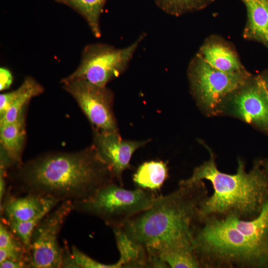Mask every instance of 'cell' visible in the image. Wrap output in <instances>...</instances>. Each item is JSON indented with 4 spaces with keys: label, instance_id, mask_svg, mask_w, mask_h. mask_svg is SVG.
<instances>
[{
    "label": "cell",
    "instance_id": "1",
    "mask_svg": "<svg viewBox=\"0 0 268 268\" xmlns=\"http://www.w3.org/2000/svg\"><path fill=\"white\" fill-rule=\"evenodd\" d=\"M11 179L18 192L81 201L116 179L93 145L75 152L44 154L15 166Z\"/></svg>",
    "mask_w": 268,
    "mask_h": 268
},
{
    "label": "cell",
    "instance_id": "2",
    "mask_svg": "<svg viewBox=\"0 0 268 268\" xmlns=\"http://www.w3.org/2000/svg\"><path fill=\"white\" fill-rule=\"evenodd\" d=\"M193 245L201 268H268V201L255 217L197 220Z\"/></svg>",
    "mask_w": 268,
    "mask_h": 268
},
{
    "label": "cell",
    "instance_id": "3",
    "mask_svg": "<svg viewBox=\"0 0 268 268\" xmlns=\"http://www.w3.org/2000/svg\"><path fill=\"white\" fill-rule=\"evenodd\" d=\"M206 148L208 160L179 182L190 184L206 180L211 184L213 192L200 204L196 221L210 216H233L243 219L257 216L268 201V160L256 161L247 171L244 162L238 159L236 173L227 174L218 169L214 155Z\"/></svg>",
    "mask_w": 268,
    "mask_h": 268
},
{
    "label": "cell",
    "instance_id": "4",
    "mask_svg": "<svg viewBox=\"0 0 268 268\" xmlns=\"http://www.w3.org/2000/svg\"><path fill=\"white\" fill-rule=\"evenodd\" d=\"M207 194L203 181L179 183L177 190L156 197L149 207L119 228L147 249L193 245V226L200 205Z\"/></svg>",
    "mask_w": 268,
    "mask_h": 268
},
{
    "label": "cell",
    "instance_id": "5",
    "mask_svg": "<svg viewBox=\"0 0 268 268\" xmlns=\"http://www.w3.org/2000/svg\"><path fill=\"white\" fill-rule=\"evenodd\" d=\"M156 198L152 191L140 188L127 190L113 182L87 200L73 204L74 210L97 217L113 229L121 228L149 207Z\"/></svg>",
    "mask_w": 268,
    "mask_h": 268
},
{
    "label": "cell",
    "instance_id": "6",
    "mask_svg": "<svg viewBox=\"0 0 268 268\" xmlns=\"http://www.w3.org/2000/svg\"><path fill=\"white\" fill-rule=\"evenodd\" d=\"M145 35L141 34L134 42L123 48L101 43L85 46L78 67L61 82L79 81L106 86L127 69Z\"/></svg>",
    "mask_w": 268,
    "mask_h": 268
},
{
    "label": "cell",
    "instance_id": "7",
    "mask_svg": "<svg viewBox=\"0 0 268 268\" xmlns=\"http://www.w3.org/2000/svg\"><path fill=\"white\" fill-rule=\"evenodd\" d=\"M189 78L199 106L207 114H219L224 100L248 81L246 73H229L211 67L200 56L191 64Z\"/></svg>",
    "mask_w": 268,
    "mask_h": 268
},
{
    "label": "cell",
    "instance_id": "8",
    "mask_svg": "<svg viewBox=\"0 0 268 268\" xmlns=\"http://www.w3.org/2000/svg\"><path fill=\"white\" fill-rule=\"evenodd\" d=\"M73 202H60L35 227L27 254L28 268H62L63 249L58 242L60 230L70 213Z\"/></svg>",
    "mask_w": 268,
    "mask_h": 268
},
{
    "label": "cell",
    "instance_id": "9",
    "mask_svg": "<svg viewBox=\"0 0 268 268\" xmlns=\"http://www.w3.org/2000/svg\"><path fill=\"white\" fill-rule=\"evenodd\" d=\"M61 83L89 120L94 133L118 132L113 111L114 95L111 89L83 81Z\"/></svg>",
    "mask_w": 268,
    "mask_h": 268
},
{
    "label": "cell",
    "instance_id": "10",
    "mask_svg": "<svg viewBox=\"0 0 268 268\" xmlns=\"http://www.w3.org/2000/svg\"><path fill=\"white\" fill-rule=\"evenodd\" d=\"M247 82L225 100L219 114H229L268 134V91L262 77Z\"/></svg>",
    "mask_w": 268,
    "mask_h": 268
},
{
    "label": "cell",
    "instance_id": "11",
    "mask_svg": "<svg viewBox=\"0 0 268 268\" xmlns=\"http://www.w3.org/2000/svg\"><path fill=\"white\" fill-rule=\"evenodd\" d=\"M147 141L123 140L119 132L94 133L93 145L102 159L110 166L117 181L123 186L124 172L130 166L134 153Z\"/></svg>",
    "mask_w": 268,
    "mask_h": 268
},
{
    "label": "cell",
    "instance_id": "12",
    "mask_svg": "<svg viewBox=\"0 0 268 268\" xmlns=\"http://www.w3.org/2000/svg\"><path fill=\"white\" fill-rule=\"evenodd\" d=\"M60 202L51 197L34 194L17 198L9 196L1 205L2 222L7 224L28 220L44 211L52 210Z\"/></svg>",
    "mask_w": 268,
    "mask_h": 268
},
{
    "label": "cell",
    "instance_id": "13",
    "mask_svg": "<svg viewBox=\"0 0 268 268\" xmlns=\"http://www.w3.org/2000/svg\"><path fill=\"white\" fill-rule=\"evenodd\" d=\"M43 86L26 77L15 90L0 95V126L14 122L29 101L44 92Z\"/></svg>",
    "mask_w": 268,
    "mask_h": 268
},
{
    "label": "cell",
    "instance_id": "14",
    "mask_svg": "<svg viewBox=\"0 0 268 268\" xmlns=\"http://www.w3.org/2000/svg\"><path fill=\"white\" fill-rule=\"evenodd\" d=\"M25 107L14 122L0 126L1 150L11 166L22 163L21 157L26 139Z\"/></svg>",
    "mask_w": 268,
    "mask_h": 268
},
{
    "label": "cell",
    "instance_id": "15",
    "mask_svg": "<svg viewBox=\"0 0 268 268\" xmlns=\"http://www.w3.org/2000/svg\"><path fill=\"white\" fill-rule=\"evenodd\" d=\"M113 230L120 254L118 262L121 268H149L145 248L132 241L120 228Z\"/></svg>",
    "mask_w": 268,
    "mask_h": 268
},
{
    "label": "cell",
    "instance_id": "16",
    "mask_svg": "<svg viewBox=\"0 0 268 268\" xmlns=\"http://www.w3.org/2000/svg\"><path fill=\"white\" fill-rule=\"evenodd\" d=\"M200 56L208 64L219 70L229 73L244 72L234 53L227 47L218 43L204 46Z\"/></svg>",
    "mask_w": 268,
    "mask_h": 268
},
{
    "label": "cell",
    "instance_id": "17",
    "mask_svg": "<svg viewBox=\"0 0 268 268\" xmlns=\"http://www.w3.org/2000/svg\"><path fill=\"white\" fill-rule=\"evenodd\" d=\"M164 262L168 268H201L193 245L167 246L157 249H146Z\"/></svg>",
    "mask_w": 268,
    "mask_h": 268
},
{
    "label": "cell",
    "instance_id": "18",
    "mask_svg": "<svg viewBox=\"0 0 268 268\" xmlns=\"http://www.w3.org/2000/svg\"><path fill=\"white\" fill-rule=\"evenodd\" d=\"M168 176L166 163L150 161L140 165L133 176L138 188L150 191L159 190Z\"/></svg>",
    "mask_w": 268,
    "mask_h": 268
},
{
    "label": "cell",
    "instance_id": "19",
    "mask_svg": "<svg viewBox=\"0 0 268 268\" xmlns=\"http://www.w3.org/2000/svg\"><path fill=\"white\" fill-rule=\"evenodd\" d=\"M247 7L249 31L268 46V3L265 0H242Z\"/></svg>",
    "mask_w": 268,
    "mask_h": 268
},
{
    "label": "cell",
    "instance_id": "20",
    "mask_svg": "<svg viewBox=\"0 0 268 268\" xmlns=\"http://www.w3.org/2000/svg\"><path fill=\"white\" fill-rule=\"evenodd\" d=\"M78 12L96 38L101 36L100 18L106 0H56Z\"/></svg>",
    "mask_w": 268,
    "mask_h": 268
},
{
    "label": "cell",
    "instance_id": "21",
    "mask_svg": "<svg viewBox=\"0 0 268 268\" xmlns=\"http://www.w3.org/2000/svg\"><path fill=\"white\" fill-rule=\"evenodd\" d=\"M62 268H121L118 262L113 264H104L95 261L75 246L70 250L65 248Z\"/></svg>",
    "mask_w": 268,
    "mask_h": 268
},
{
    "label": "cell",
    "instance_id": "22",
    "mask_svg": "<svg viewBox=\"0 0 268 268\" xmlns=\"http://www.w3.org/2000/svg\"><path fill=\"white\" fill-rule=\"evenodd\" d=\"M0 248L5 249L17 260L24 262L27 265V254L25 247L19 239L2 222L0 224Z\"/></svg>",
    "mask_w": 268,
    "mask_h": 268
},
{
    "label": "cell",
    "instance_id": "23",
    "mask_svg": "<svg viewBox=\"0 0 268 268\" xmlns=\"http://www.w3.org/2000/svg\"><path fill=\"white\" fill-rule=\"evenodd\" d=\"M50 211H44L28 220L4 223L22 243L26 250L27 254L29 251L31 238L35 227Z\"/></svg>",
    "mask_w": 268,
    "mask_h": 268
},
{
    "label": "cell",
    "instance_id": "24",
    "mask_svg": "<svg viewBox=\"0 0 268 268\" xmlns=\"http://www.w3.org/2000/svg\"><path fill=\"white\" fill-rule=\"evenodd\" d=\"M156 5L166 13L178 15L200 7L204 0H154Z\"/></svg>",
    "mask_w": 268,
    "mask_h": 268
},
{
    "label": "cell",
    "instance_id": "25",
    "mask_svg": "<svg viewBox=\"0 0 268 268\" xmlns=\"http://www.w3.org/2000/svg\"><path fill=\"white\" fill-rule=\"evenodd\" d=\"M13 77L10 71L6 67L0 68V90L3 91L8 89L11 85Z\"/></svg>",
    "mask_w": 268,
    "mask_h": 268
},
{
    "label": "cell",
    "instance_id": "26",
    "mask_svg": "<svg viewBox=\"0 0 268 268\" xmlns=\"http://www.w3.org/2000/svg\"><path fill=\"white\" fill-rule=\"evenodd\" d=\"M0 268H27V265L24 262L12 260H6L0 263Z\"/></svg>",
    "mask_w": 268,
    "mask_h": 268
},
{
    "label": "cell",
    "instance_id": "27",
    "mask_svg": "<svg viewBox=\"0 0 268 268\" xmlns=\"http://www.w3.org/2000/svg\"><path fill=\"white\" fill-rule=\"evenodd\" d=\"M262 79L265 83L266 87L268 91V76L265 77H262Z\"/></svg>",
    "mask_w": 268,
    "mask_h": 268
},
{
    "label": "cell",
    "instance_id": "28",
    "mask_svg": "<svg viewBox=\"0 0 268 268\" xmlns=\"http://www.w3.org/2000/svg\"><path fill=\"white\" fill-rule=\"evenodd\" d=\"M268 3V0H265Z\"/></svg>",
    "mask_w": 268,
    "mask_h": 268
}]
</instances>
